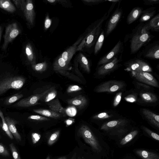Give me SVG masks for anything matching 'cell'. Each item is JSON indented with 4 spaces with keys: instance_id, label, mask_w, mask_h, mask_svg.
I'll return each instance as SVG.
<instances>
[{
    "instance_id": "obj_52",
    "label": "cell",
    "mask_w": 159,
    "mask_h": 159,
    "mask_svg": "<svg viewBox=\"0 0 159 159\" xmlns=\"http://www.w3.org/2000/svg\"><path fill=\"white\" fill-rule=\"evenodd\" d=\"M126 131V129L122 127L113 131L112 133L113 134H122L125 133Z\"/></svg>"
},
{
    "instance_id": "obj_24",
    "label": "cell",
    "mask_w": 159,
    "mask_h": 159,
    "mask_svg": "<svg viewBox=\"0 0 159 159\" xmlns=\"http://www.w3.org/2000/svg\"><path fill=\"white\" fill-rule=\"evenodd\" d=\"M33 111L41 115L55 119L59 118L62 116L61 114L51 110L35 109L33 110Z\"/></svg>"
},
{
    "instance_id": "obj_6",
    "label": "cell",
    "mask_w": 159,
    "mask_h": 159,
    "mask_svg": "<svg viewBox=\"0 0 159 159\" xmlns=\"http://www.w3.org/2000/svg\"><path fill=\"white\" fill-rule=\"evenodd\" d=\"M23 11L26 20L30 26L34 24L35 12L33 1L21 0L20 7Z\"/></svg>"
},
{
    "instance_id": "obj_55",
    "label": "cell",
    "mask_w": 159,
    "mask_h": 159,
    "mask_svg": "<svg viewBox=\"0 0 159 159\" xmlns=\"http://www.w3.org/2000/svg\"><path fill=\"white\" fill-rule=\"evenodd\" d=\"M47 1L51 3H56L57 2V0H47Z\"/></svg>"
},
{
    "instance_id": "obj_9",
    "label": "cell",
    "mask_w": 159,
    "mask_h": 159,
    "mask_svg": "<svg viewBox=\"0 0 159 159\" xmlns=\"http://www.w3.org/2000/svg\"><path fill=\"white\" fill-rule=\"evenodd\" d=\"M125 70L130 72H151V67L145 62L137 59L133 60L128 63Z\"/></svg>"
},
{
    "instance_id": "obj_21",
    "label": "cell",
    "mask_w": 159,
    "mask_h": 159,
    "mask_svg": "<svg viewBox=\"0 0 159 159\" xmlns=\"http://www.w3.org/2000/svg\"><path fill=\"white\" fill-rule=\"evenodd\" d=\"M86 98L82 95H79L67 101L68 104L74 107L81 108L84 107L87 104Z\"/></svg>"
},
{
    "instance_id": "obj_2",
    "label": "cell",
    "mask_w": 159,
    "mask_h": 159,
    "mask_svg": "<svg viewBox=\"0 0 159 159\" xmlns=\"http://www.w3.org/2000/svg\"><path fill=\"white\" fill-rule=\"evenodd\" d=\"M149 31L146 24L139 25L134 29L130 40L131 54L136 52L150 41L151 35Z\"/></svg>"
},
{
    "instance_id": "obj_39",
    "label": "cell",
    "mask_w": 159,
    "mask_h": 159,
    "mask_svg": "<svg viewBox=\"0 0 159 159\" xmlns=\"http://www.w3.org/2000/svg\"><path fill=\"white\" fill-rule=\"evenodd\" d=\"M65 111L66 115L70 117L75 116L77 113V110L75 107L71 106L68 107L65 109Z\"/></svg>"
},
{
    "instance_id": "obj_33",
    "label": "cell",
    "mask_w": 159,
    "mask_h": 159,
    "mask_svg": "<svg viewBox=\"0 0 159 159\" xmlns=\"http://www.w3.org/2000/svg\"><path fill=\"white\" fill-rule=\"evenodd\" d=\"M57 94L56 90L53 87L52 89L41 100L45 102H48L53 100L56 97Z\"/></svg>"
},
{
    "instance_id": "obj_14",
    "label": "cell",
    "mask_w": 159,
    "mask_h": 159,
    "mask_svg": "<svg viewBox=\"0 0 159 159\" xmlns=\"http://www.w3.org/2000/svg\"><path fill=\"white\" fill-rule=\"evenodd\" d=\"M83 38V36L80 37L72 46L70 47L60 55L68 64L74 55L77 52V48Z\"/></svg>"
},
{
    "instance_id": "obj_51",
    "label": "cell",
    "mask_w": 159,
    "mask_h": 159,
    "mask_svg": "<svg viewBox=\"0 0 159 159\" xmlns=\"http://www.w3.org/2000/svg\"><path fill=\"white\" fill-rule=\"evenodd\" d=\"M144 3L146 5H152L158 3V0H144L143 1Z\"/></svg>"
},
{
    "instance_id": "obj_10",
    "label": "cell",
    "mask_w": 159,
    "mask_h": 159,
    "mask_svg": "<svg viewBox=\"0 0 159 159\" xmlns=\"http://www.w3.org/2000/svg\"><path fill=\"white\" fill-rule=\"evenodd\" d=\"M132 76L140 82L150 86L159 88L158 83L151 74L148 72H131Z\"/></svg>"
},
{
    "instance_id": "obj_36",
    "label": "cell",
    "mask_w": 159,
    "mask_h": 159,
    "mask_svg": "<svg viewBox=\"0 0 159 159\" xmlns=\"http://www.w3.org/2000/svg\"><path fill=\"white\" fill-rule=\"evenodd\" d=\"M23 96L22 94L16 93L7 98L5 101V103L7 105H9L19 100Z\"/></svg>"
},
{
    "instance_id": "obj_15",
    "label": "cell",
    "mask_w": 159,
    "mask_h": 159,
    "mask_svg": "<svg viewBox=\"0 0 159 159\" xmlns=\"http://www.w3.org/2000/svg\"><path fill=\"white\" fill-rule=\"evenodd\" d=\"M128 121L124 119H119L110 121L103 124L101 127V129L108 131L112 129H117L126 125Z\"/></svg>"
},
{
    "instance_id": "obj_28",
    "label": "cell",
    "mask_w": 159,
    "mask_h": 159,
    "mask_svg": "<svg viewBox=\"0 0 159 159\" xmlns=\"http://www.w3.org/2000/svg\"><path fill=\"white\" fill-rule=\"evenodd\" d=\"M148 29L154 31H159V14H158L146 24Z\"/></svg>"
},
{
    "instance_id": "obj_48",
    "label": "cell",
    "mask_w": 159,
    "mask_h": 159,
    "mask_svg": "<svg viewBox=\"0 0 159 159\" xmlns=\"http://www.w3.org/2000/svg\"><path fill=\"white\" fill-rule=\"evenodd\" d=\"M41 135L38 133H33L32 134V139L33 143L35 144L37 143L40 140Z\"/></svg>"
},
{
    "instance_id": "obj_27",
    "label": "cell",
    "mask_w": 159,
    "mask_h": 159,
    "mask_svg": "<svg viewBox=\"0 0 159 159\" xmlns=\"http://www.w3.org/2000/svg\"><path fill=\"white\" fill-rule=\"evenodd\" d=\"M137 155L143 159H159L157 153L147 150L139 149L136 151Z\"/></svg>"
},
{
    "instance_id": "obj_31",
    "label": "cell",
    "mask_w": 159,
    "mask_h": 159,
    "mask_svg": "<svg viewBox=\"0 0 159 159\" xmlns=\"http://www.w3.org/2000/svg\"><path fill=\"white\" fill-rule=\"evenodd\" d=\"M105 32L102 30L94 45V53L98 54L101 50L104 40Z\"/></svg>"
},
{
    "instance_id": "obj_50",
    "label": "cell",
    "mask_w": 159,
    "mask_h": 159,
    "mask_svg": "<svg viewBox=\"0 0 159 159\" xmlns=\"http://www.w3.org/2000/svg\"><path fill=\"white\" fill-rule=\"evenodd\" d=\"M125 100L127 102H133L136 100V97L133 94H131L128 95L125 98Z\"/></svg>"
},
{
    "instance_id": "obj_37",
    "label": "cell",
    "mask_w": 159,
    "mask_h": 159,
    "mask_svg": "<svg viewBox=\"0 0 159 159\" xmlns=\"http://www.w3.org/2000/svg\"><path fill=\"white\" fill-rule=\"evenodd\" d=\"M59 130L56 131L52 134L48 141V144L49 145H51L54 143L59 138Z\"/></svg>"
},
{
    "instance_id": "obj_32",
    "label": "cell",
    "mask_w": 159,
    "mask_h": 159,
    "mask_svg": "<svg viewBox=\"0 0 159 159\" xmlns=\"http://www.w3.org/2000/svg\"><path fill=\"white\" fill-rule=\"evenodd\" d=\"M138 131L134 130L127 134L121 140L120 144L122 145L126 144L131 141L138 134Z\"/></svg>"
},
{
    "instance_id": "obj_57",
    "label": "cell",
    "mask_w": 159,
    "mask_h": 159,
    "mask_svg": "<svg viewBox=\"0 0 159 159\" xmlns=\"http://www.w3.org/2000/svg\"><path fill=\"white\" fill-rule=\"evenodd\" d=\"M2 27L0 26V43L1 38L2 32Z\"/></svg>"
},
{
    "instance_id": "obj_30",
    "label": "cell",
    "mask_w": 159,
    "mask_h": 159,
    "mask_svg": "<svg viewBox=\"0 0 159 159\" xmlns=\"http://www.w3.org/2000/svg\"><path fill=\"white\" fill-rule=\"evenodd\" d=\"M0 8L10 13H13L16 10V7L9 0H0Z\"/></svg>"
},
{
    "instance_id": "obj_4",
    "label": "cell",
    "mask_w": 159,
    "mask_h": 159,
    "mask_svg": "<svg viewBox=\"0 0 159 159\" xmlns=\"http://www.w3.org/2000/svg\"><path fill=\"white\" fill-rule=\"evenodd\" d=\"M78 133L87 143L95 151L100 152L102 148L98 140L90 128L86 125H82L79 128Z\"/></svg>"
},
{
    "instance_id": "obj_34",
    "label": "cell",
    "mask_w": 159,
    "mask_h": 159,
    "mask_svg": "<svg viewBox=\"0 0 159 159\" xmlns=\"http://www.w3.org/2000/svg\"><path fill=\"white\" fill-rule=\"evenodd\" d=\"M0 117L1 118L2 121V129L9 138L11 139H13V136L9 130L8 125L5 121L3 113L1 110H0Z\"/></svg>"
},
{
    "instance_id": "obj_58",
    "label": "cell",
    "mask_w": 159,
    "mask_h": 159,
    "mask_svg": "<svg viewBox=\"0 0 159 159\" xmlns=\"http://www.w3.org/2000/svg\"><path fill=\"white\" fill-rule=\"evenodd\" d=\"M59 159H66V158L65 157H63L61 158H59Z\"/></svg>"
},
{
    "instance_id": "obj_12",
    "label": "cell",
    "mask_w": 159,
    "mask_h": 159,
    "mask_svg": "<svg viewBox=\"0 0 159 159\" xmlns=\"http://www.w3.org/2000/svg\"><path fill=\"white\" fill-rule=\"evenodd\" d=\"M122 48V43L120 40H119L109 52L100 59L98 62V65H101L111 61L117 57V55L121 52Z\"/></svg>"
},
{
    "instance_id": "obj_41",
    "label": "cell",
    "mask_w": 159,
    "mask_h": 159,
    "mask_svg": "<svg viewBox=\"0 0 159 159\" xmlns=\"http://www.w3.org/2000/svg\"><path fill=\"white\" fill-rule=\"evenodd\" d=\"M142 128L146 133L152 138L157 140H159V136L157 134L153 132L145 126H143L142 127Z\"/></svg>"
},
{
    "instance_id": "obj_26",
    "label": "cell",
    "mask_w": 159,
    "mask_h": 159,
    "mask_svg": "<svg viewBox=\"0 0 159 159\" xmlns=\"http://www.w3.org/2000/svg\"><path fill=\"white\" fill-rule=\"evenodd\" d=\"M156 12L155 7H151L143 10L139 19L140 22L142 23L149 20L155 15Z\"/></svg>"
},
{
    "instance_id": "obj_44",
    "label": "cell",
    "mask_w": 159,
    "mask_h": 159,
    "mask_svg": "<svg viewBox=\"0 0 159 159\" xmlns=\"http://www.w3.org/2000/svg\"><path fill=\"white\" fill-rule=\"evenodd\" d=\"M122 94L121 92L116 94L113 102V105L114 107H116L120 103L121 99Z\"/></svg>"
},
{
    "instance_id": "obj_18",
    "label": "cell",
    "mask_w": 159,
    "mask_h": 159,
    "mask_svg": "<svg viewBox=\"0 0 159 159\" xmlns=\"http://www.w3.org/2000/svg\"><path fill=\"white\" fill-rule=\"evenodd\" d=\"M5 121L8 125L9 130L16 140H21V137L18 132L16 126V121L10 117L6 116L5 117Z\"/></svg>"
},
{
    "instance_id": "obj_1",
    "label": "cell",
    "mask_w": 159,
    "mask_h": 159,
    "mask_svg": "<svg viewBox=\"0 0 159 159\" xmlns=\"http://www.w3.org/2000/svg\"><path fill=\"white\" fill-rule=\"evenodd\" d=\"M110 13H106L100 18L91 25L83 36V38L77 46V51L88 50L95 45V43L102 31V27L104 21L108 17Z\"/></svg>"
},
{
    "instance_id": "obj_13",
    "label": "cell",
    "mask_w": 159,
    "mask_h": 159,
    "mask_svg": "<svg viewBox=\"0 0 159 159\" xmlns=\"http://www.w3.org/2000/svg\"><path fill=\"white\" fill-rule=\"evenodd\" d=\"M119 62V59L117 57H116L111 61L102 65L98 69V75L99 76L107 75L117 67Z\"/></svg>"
},
{
    "instance_id": "obj_16",
    "label": "cell",
    "mask_w": 159,
    "mask_h": 159,
    "mask_svg": "<svg viewBox=\"0 0 159 159\" xmlns=\"http://www.w3.org/2000/svg\"><path fill=\"white\" fill-rule=\"evenodd\" d=\"M144 57L158 60L159 58V44L158 42L153 43L146 48L143 53Z\"/></svg>"
},
{
    "instance_id": "obj_25",
    "label": "cell",
    "mask_w": 159,
    "mask_h": 159,
    "mask_svg": "<svg viewBox=\"0 0 159 159\" xmlns=\"http://www.w3.org/2000/svg\"><path fill=\"white\" fill-rule=\"evenodd\" d=\"M81 67L88 73L90 72V64L87 58L81 53H80L76 59Z\"/></svg>"
},
{
    "instance_id": "obj_42",
    "label": "cell",
    "mask_w": 159,
    "mask_h": 159,
    "mask_svg": "<svg viewBox=\"0 0 159 159\" xmlns=\"http://www.w3.org/2000/svg\"><path fill=\"white\" fill-rule=\"evenodd\" d=\"M28 118L29 119L40 121H47L49 120V119L47 118L37 115H31L29 116Z\"/></svg>"
},
{
    "instance_id": "obj_40",
    "label": "cell",
    "mask_w": 159,
    "mask_h": 159,
    "mask_svg": "<svg viewBox=\"0 0 159 159\" xmlns=\"http://www.w3.org/2000/svg\"><path fill=\"white\" fill-rule=\"evenodd\" d=\"M9 147L13 159H21L14 144L13 143H10L9 144Z\"/></svg>"
},
{
    "instance_id": "obj_43",
    "label": "cell",
    "mask_w": 159,
    "mask_h": 159,
    "mask_svg": "<svg viewBox=\"0 0 159 159\" xmlns=\"http://www.w3.org/2000/svg\"><path fill=\"white\" fill-rule=\"evenodd\" d=\"M82 88L78 85H70L67 90L68 93H70L74 92H76L82 90Z\"/></svg>"
},
{
    "instance_id": "obj_47",
    "label": "cell",
    "mask_w": 159,
    "mask_h": 159,
    "mask_svg": "<svg viewBox=\"0 0 159 159\" xmlns=\"http://www.w3.org/2000/svg\"><path fill=\"white\" fill-rule=\"evenodd\" d=\"M52 20L49 17V15H47L46 17L44 22V29L48 30L51 26Z\"/></svg>"
},
{
    "instance_id": "obj_45",
    "label": "cell",
    "mask_w": 159,
    "mask_h": 159,
    "mask_svg": "<svg viewBox=\"0 0 159 159\" xmlns=\"http://www.w3.org/2000/svg\"><path fill=\"white\" fill-rule=\"evenodd\" d=\"M136 86L139 89L146 91L148 90L151 89L150 86L142 83L137 82Z\"/></svg>"
},
{
    "instance_id": "obj_19",
    "label": "cell",
    "mask_w": 159,
    "mask_h": 159,
    "mask_svg": "<svg viewBox=\"0 0 159 159\" xmlns=\"http://www.w3.org/2000/svg\"><path fill=\"white\" fill-rule=\"evenodd\" d=\"M50 110L62 114L64 116H66L65 109L61 106L58 98L53 100L47 102Z\"/></svg>"
},
{
    "instance_id": "obj_56",
    "label": "cell",
    "mask_w": 159,
    "mask_h": 159,
    "mask_svg": "<svg viewBox=\"0 0 159 159\" xmlns=\"http://www.w3.org/2000/svg\"><path fill=\"white\" fill-rule=\"evenodd\" d=\"M107 1H109L112 2H119L120 0H107Z\"/></svg>"
},
{
    "instance_id": "obj_29",
    "label": "cell",
    "mask_w": 159,
    "mask_h": 159,
    "mask_svg": "<svg viewBox=\"0 0 159 159\" xmlns=\"http://www.w3.org/2000/svg\"><path fill=\"white\" fill-rule=\"evenodd\" d=\"M140 96L144 102L148 103H154L158 100L157 96L153 93L148 92H141Z\"/></svg>"
},
{
    "instance_id": "obj_46",
    "label": "cell",
    "mask_w": 159,
    "mask_h": 159,
    "mask_svg": "<svg viewBox=\"0 0 159 159\" xmlns=\"http://www.w3.org/2000/svg\"><path fill=\"white\" fill-rule=\"evenodd\" d=\"M107 1L106 0H84L83 1L85 3L89 5H94L99 4Z\"/></svg>"
},
{
    "instance_id": "obj_22",
    "label": "cell",
    "mask_w": 159,
    "mask_h": 159,
    "mask_svg": "<svg viewBox=\"0 0 159 159\" xmlns=\"http://www.w3.org/2000/svg\"><path fill=\"white\" fill-rule=\"evenodd\" d=\"M143 10L142 8L139 7H136L133 9L127 17V24H130L137 19L141 16Z\"/></svg>"
},
{
    "instance_id": "obj_8",
    "label": "cell",
    "mask_w": 159,
    "mask_h": 159,
    "mask_svg": "<svg viewBox=\"0 0 159 159\" xmlns=\"http://www.w3.org/2000/svg\"><path fill=\"white\" fill-rule=\"evenodd\" d=\"M20 33V30L16 23H14L9 25L6 28L2 48L5 49L8 44L17 36Z\"/></svg>"
},
{
    "instance_id": "obj_54",
    "label": "cell",
    "mask_w": 159,
    "mask_h": 159,
    "mask_svg": "<svg viewBox=\"0 0 159 159\" xmlns=\"http://www.w3.org/2000/svg\"><path fill=\"white\" fill-rule=\"evenodd\" d=\"M13 1L17 7H20L21 0H13Z\"/></svg>"
},
{
    "instance_id": "obj_35",
    "label": "cell",
    "mask_w": 159,
    "mask_h": 159,
    "mask_svg": "<svg viewBox=\"0 0 159 159\" xmlns=\"http://www.w3.org/2000/svg\"><path fill=\"white\" fill-rule=\"evenodd\" d=\"M32 66L33 69L38 72H42L46 70L47 68L48 64L46 62L44 61Z\"/></svg>"
},
{
    "instance_id": "obj_5",
    "label": "cell",
    "mask_w": 159,
    "mask_h": 159,
    "mask_svg": "<svg viewBox=\"0 0 159 159\" xmlns=\"http://www.w3.org/2000/svg\"><path fill=\"white\" fill-rule=\"evenodd\" d=\"M125 86V83L121 81L109 80L98 85L94 91L97 93H113L121 90Z\"/></svg>"
},
{
    "instance_id": "obj_59",
    "label": "cell",
    "mask_w": 159,
    "mask_h": 159,
    "mask_svg": "<svg viewBox=\"0 0 159 159\" xmlns=\"http://www.w3.org/2000/svg\"><path fill=\"white\" fill-rule=\"evenodd\" d=\"M46 159H50V158L49 156L47 157Z\"/></svg>"
},
{
    "instance_id": "obj_11",
    "label": "cell",
    "mask_w": 159,
    "mask_h": 159,
    "mask_svg": "<svg viewBox=\"0 0 159 159\" xmlns=\"http://www.w3.org/2000/svg\"><path fill=\"white\" fill-rule=\"evenodd\" d=\"M122 10L118 7L108 20L106 28V35H109L116 26L122 15Z\"/></svg>"
},
{
    "instance_id": "obj_20",
    "label": "cell",
    "mask_w": 159,
    "mask_h": 159,
    "mask_svg": "<svg viewBox=\"0 0 159 159\" xmlns=\"http://www.w3.org/2000/svg\"><path fill=\"white\" fill-rule=\"evenodd\" d=\"M53 69L56 71H66L69 69V64L67 63L60 56L55 60Z\"/></svg>"
},
{
    "instance_id": "obj_3",
    "label": "cell",
    "mask_w": 159,
    "mask_h": 159,
    "mask_svg": "<svg viewBox=\"0 0 159 159\" xmlns=\"http://www.w3.org/2000/svg\"><path fill=\"white\" fill-rule=\"evenodd\" d=\"M25 82V79L20 76L11 77L3 79L0 81V95L10 89H20Z\"/></svg>"
},
{
    "instance_id": "obj_49",
    "label": "cell",
    "mask_w": 159,
    "mask_h": 159,
    "mask_svg": "<svg viewBox=\"0 0 159 159\" xmlns=\"http://www.w3.org/2000/svg\"><path fill=\"white\" fill-rule=\"evenodd\" d=\"M0 154L2 155L7 156L9 153L3 145L0 143Z\"/></svg>"
},
{
    "instance_id": "obj_38",
    "label": "cell",
    "mask_w": 159,
    "mask_h": 159,
    "mask_svg": "<svg viewBox=\"0 0 159 159\" xmlns=\"http://www.w3.org/2000/svg\"><path fill=\"white\" fill-rule=\"evenodd\" d=\"M112 116L107 112H102L95 115L93 117V118L96 120H104L111 118Z\"/></svg>"
},
{
    "instance_id": "obj_17",
    "label": "cell",
    "mask_w": 159,
    "mask_h": 159,
    "mask_svg": "<svg viewBox=\"0 0 159 159\" xmlns=\"http://www.w3.org/2000/svg\"><path fill=\"white\" fill-rule=\"evenodd\" d=\"M142 113L145 117L152 125L159 128V116L146 109H142Z\"/></svg>"
},
{
    "instance_id": "obj_23",
    "label": "cell",
    "mask_w": 159,
    "mask_h": 159,
    "mask_svg": "<svg viewBox=\"0 0 159 159\" xmlns=\"http://www.w3.org/2000/svg\"><path fill=\"white\" fill-rule=\"evenodd\" d=\"M25 53L28 61L32 65L36 64V56L30 43H28L25 46Z\"/></svg>"
},
{
    "instance_id": "obj_53",
    "label": "cell",
    "mask_w": 159,
    "mask_h": 159,
    "mask_svg": "<svg viewBox=\"0 0 159 159\" xmlns=\"http://www.w3.org/2000/svg\"><path fill=\"white\" fill-rule=\"evenodd\" d=\"M75 122V120L73 118H69L65 120V123L67 126L72 125Z\"/></svg>"
},
{
    "instance_id": "obj_7",
    "label": "cell",
    "mask_w": 159,
    "mask_h": 159,
    "mask_svg": "<svg viewBox=\"0 0 159 159\" xmlns=\"http://www.w3.org/2000/svg\"><path fill=\"white\" fill-rule=\"evenodd\" d=\"M52 88V87L40 93L32 95L20 100L13 106L16 107H28L39 104V101L41 100Z\"/></svg>"
}]
</instances>
